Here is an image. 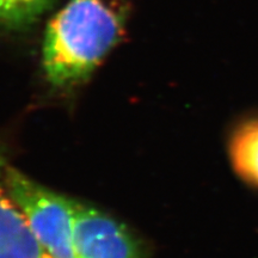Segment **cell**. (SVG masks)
I'll list each match as a JSON object with an SVG mask.
<instances>
[{
  "mask_svg": "<svg viewBox=\"0 0 258 258\" xmlns=\"http://www.w3.org/2000/svg\"><path fill=\"white\" fill-rule=\"evenodd\" d=\"M73 241L77 258H141L121 224L95 208L74 202Z\"/></svg>",
  "mask_w": 258,
  "mask_h": 258,
  "instance_id": "cell-3",
  "label": "cell"
},
{
  "mask_svg": "<svg viewBox=\"0 0 258 258\" xmlns=\"http://www.w3.org/2000/svg\"><path fill=\"white\" fill-rule=\"evenodd\" d=\"M230 154L238 175L258 185V120L247 122L235 132Z\"/></svg>",
  "mask_w": 258,
  "mask_h": 258,
  "instance_id": "cell-5",
  "label": "cell"
},
{
  "mask_svg": "<svg viewBox=\"0 0 258 258\" xmlns=\"http://www.w3.org/2000/svg\"><path fill=\"white\" fill-rule=\"evenodd\" d=\"M127 14L123 0H70L47 28L43 67L48 80L69 86L88 78L121 40Z\"/></svg>",
  "mask_w": 258,
  "mask_h": 258,
  "instance_id": "cell-1",
  "label": "cell"
},
{
  "mask_svg": "<svg viewBox=\"0 0 258 258\" xmlns=\"http://www.w3.org/2000/svg\"><path fill=\"white\" fill-rule=\"evenodd\" d=\"M0 258H51L0 182Z\"/></svg>",
  "mask_w": 258,
  "mask_h": 258,
  "instance_id": "cell-4",
  "label": "cell"
},
{
  "mask_svg": "<svg viewBox=\"0 0 258 258\" xmlns=\"http://www.w3.org/2000/svg\"><path fill=\"white\" fill-rule=\"evenodd\" d=\"M4 183L50 257L77 258L73 241L74 201L49 191L10 167L5 170Z\"/></svg>",
  "mask_w": 258,
  "mask_h": 258,
  "instance_id": "cell-2",
  "label": "cell"
},
{
  "mask_svg": "<svg viewBox=\"0 0 258 258\" xmlns=\"http://www.w3.org/2000/svg\"><path fill=\"white\" fill-rule=\"evenodd\" d=\"M53 0H0V22L21 23L43 11Z\"/></svg>",
  "mask_w": 258,
  "mask_h": 258,
  "instance_id": "cell-6",
  "label": "cell"
}]
</instances>
